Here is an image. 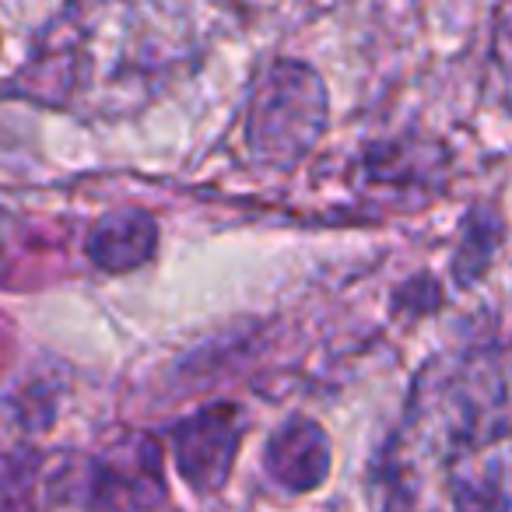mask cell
<instances>
[{"label":"cell","instance_id":"6da1fadb","mask_svg":"<svg viewBox=\"0 0 512 512\" xmlns=\"http://www.w3.org/2000/svg\"><path fill=\"white\" fill-rule=\"evenodd\" d=\"M327 92L306 64H274L249 109V144L274 165H292L323 134Z\"/></svg>","mask_w":512,"mask_h":512},{"label":"cell","instance_id":"7a4b0ae2","mask_svg":"<svg viewBox=\"0 0 512 512\" xmlns=\"http://www.w3.org/2000/svg\"><path fill=\"white\" fill-rule=\"evenodd\" d=\"M172 446H176L179 474L193 491H218L239 446V414L228 404L207 407L176 428Z\"/></svg>","mask_w":512,"mask_h":512},{"label":"cell","instance_id":"3957f363","mask_svg":"<svg viewBox=\"0 0 512 512\" xmlns=\"http://www.w3.org/2000/svg\"><path fill=\"white\" fill-rule=\"evenodd\" d=\"M267 474L288 491H313L330 474V442L320 425L292 418L267 442Z\"/></svg>","mask_w":512,"mask_h":512},{"label":"cell","instance_id":"277c9868","mask_svg":"<svg viewBox=\"0 0 512 512\" xmlns=\"http://www.w3.org/2000/svg\"><path fill=\"white\" fill-rule=\"evenodd\" d=\"M158 246V228L144 211H120L109 214L95 225L92 239H88V253L102 271H134L155 253Z\"/></svg>","mask_w":512,"mask_h":512}]
</instances>
